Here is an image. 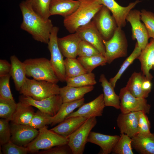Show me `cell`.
Masks as SVG:
<instances>
[{
	"instance_id": "obj_1",
	"label": "cell",
	"mask_w": 154,
	"mask_h": 154,
	"mask_svg": "<svg viewBox=\"0 0 154 154\" xmlns=\"http://www.w3.org/2000/svg\"><path fill=\"white\" fill-rule=\"evenodd\" d=\"M19 6L23 17L21 29L30 34L35 40L47 44L54 27L51 20L41 17L25 0L22 1Z\"/></svg>"
},
{
	"instance_id": "obj_2",
	"label": "cell",
	"mask_w": 154,
	"mask_h": 154,
	"mask_svg": "<svg viewBox=\"0 0 154 154\" xmlns=\"http://www.w3.org/2000/svg\"><path fill=\"white\" fill-rule=\"evenodd\" d=\"M102 5L97 0H80L77 9L70 15L64 18V27L71 33L76 32L79 27L92 21Z\"/></svg>"
},
{
	"instance_id": "obj_3",
	"label": "cell",
	"mask_w": 154,
	"mask_h": 154,
	"mask_svg": "<svg viewBox=\"0 0 154 154\" xmlns=\"http://www.w3.org/2000/svg\"><path fill=\"white\" fill-rule=\"evenodd\" d=\"M27 76L37 80H44L57 84L59 80L50 60L42 57L26 59L23 62Z\"/></svg>"
},
{
	"instance_id": "obj_4",
	"label": "cell",
	"mask_w": 154,
	"mask_h": 154,
	"mask_svg": "<svg viewBox=\"0 0 154 154\" xmlns=\"http://www.w3.org/2000/svg\"><path fill=\"white\" fill-rule=\"evenodd\" d=\"M60 88L57 84L27 78L19 92L21 94L39 100L59 94Z\"/></svg>"
},
{
	"instance_id": "obj_5",
	"label": "cell",
	"mask_w": 154,
	"mask_h": 154,
	"mask_svg": "<svg viewBox=\"0 0 154 154\" xmlns=\"http://www.w3.org/2000/svg\"><path fill=\"white\" fill-rule=\"evenodd\" d=\"M38 130L39 133L37 137L25 146L30 153H36L40 150H47L68 143V137L48 130L46 126L38 129Z\"/></svg>"
},
{
	"instance_id": "obj_6",
	"label": "cell",
	"mask_w": 154,
	"mask_h": 154,
	"mask_svg": "<svg viewBox=\"0 0 154 154\" xmlns=\"http://www.w3.org/2000/svg\"><path fill=\"white\" fill-rule=\"evenodd\" d=\"M103 42L107 63L110 64L115 59L127 55V42L121 28L118 27L111 38L108 40H104Z\"/></svg>"
},
{
	"instance_id": "obj_7",
	"label": "cell",
	"mask_w": 154,
	"mask_h": 154,
	"mask_svg": "<svg viewBox=\"0 0 154 154\" xmlns=\"http://www.w3.org/2000/svg\"><path fill=\"white\" fill-rule=\"evenodd\" d=\"M97 123L96 117L87 119L68 138V145L73 154H83L89 135Z\"/></svg>"
},
{
	"instance_id": "obj_8",
	"label": "cell",
	"mask_w": 154,
	"mask_h": 154,
	"mask_svg": "<svg viewBox=\"0 0 154 154\" xmlns=\"http://www.w3.org/2000/svg\"><path fill=\"white\" fill-rule=\"evenodd\" d=\"M59 28L54 26L51 33L48 48L50 54V60L51 64L59 80L65 82V71L63 56L60 51L57 43V34Z\"/></svg>"
},
{
	"instance_id": "obj_9",
	"label": "cell",
	"mask_w": 154,
	"mask_h": 154,
	"mask_svg": "<svg viewBox=\"0 0 154 154\" xmlns=\"http://www.w3.org/2000/svg\"><path fill=\"white\" fill-rule=\"evenodd\" d=\"M111 11L102 5L92 19L97 29L104 40H110L118 27L116 20L110 14Z\"/></svg>"
},
{
	"instance_id": "obj_10",
	"label": "cell",
	"mask_w": 154,
	"mask_h": 154,
	"mask_svg": "<svg viewBox=\"0 0 154 154\" xmlns=\"http://www.w3.org/2000/svg\"><path fill=\"white\" fill-rule=\"evenodd\" d=\"M119 96L121 113L138 111H142L146 114L149 113L150 105L147 103L146 98L135 97L125 86L120 89Z\"/></svg>"
},
{
	"instance_id": "obj_11",
	"label": "cell",
	"mask_w": 154,
	"mask_h": 154,
	"mask_svg": "<svg viewBox=\"0 0 154 154\" xmlns=\"http://www.w3.org/2000/svg\"><path fill=\"white\" fill-rule=\"evenodd\" d=\"M19 102L35 107L52 117L57 114L63 103L62 98L59 94L53 95L39 100L23 94L19 96Z\"/></svg>"
},
{
	"instance_id": "obj_12",
	"label": "cell",
	"mask_w": 154,
	"mask_h": 154,
	"mask_svg": "<svg viewBox=\"0 0 154 154\" xmlns=\"http://www.w3.org/2000/svg\"><path fill=\"white\" fill-rule=\"evenodd\" d=\"M126 20L131 25L132 39L137 40L139 47L143 50L148 43L149 37L144 24L140 21V11L131 9L127 15Z\"/></svg>"
},
{
	"instance_id": "obj_13",
	"label": "cell",
	"mask_w": 154,
	"mask_h": 154,
	"mask_svg": "<svg viewBox=\"0 0 154 154\" xmlns=\"http://www.w3.org/2000/svg\"><path fill=\"white\" fill-rule=\"evenodd\" d=\"M76 32L82 40L92 44L102 55L105 56L106 49L103 42L104 39L92 21L79 27Z\"/></svg>"
},
{
	"instance_id": "obj_14",
	"label": "cell",
	"mask_w": 154,
	"mask_h": 154,
	"mask_svg": "<svg viewBox=\"0 0 154 154\" xmlns=\"http://www.w3.org/2000/svg\"><path fill=\"white\" fill-rule=\"evenodd\" d=\"M10 125L11 140L20 146H25L37 136L39 130L29 125H21L13 123Z\"/></svg>"
},
{
	"instance_id": "obj_15",
	"label": "cell",
	"mask_w": 154,
	"mask_h": 154,
	"mask_svg": "<svg viewBox=\"0 0 154 154\" xmlns=\"http://www.w3.org/2000/svg\"><path fill=\"white\" fill-rule=\"evenodd\" d=\"M105 107L104 94H102L93 100L87 103H84L77 110L69 114L66 119L77 116L87 119L101 116L102 115Z\"/></svg>"
},
{
	"instance_id": "obj_16",
	"label": "cell",
	"mask_w": 154,
	"mask_h": 154,
	"mask_svg": "<svg viewBox=\"0 0 154 154\" xmlns=\"http://www.w3.org/2000/svg\"><path fill=\"white\" fill-rule=\"evenodd\" d=\"M100 4L106 7L112 13L118 27L122 28L126 24V17L129 12L140 2L139 0L129 3L125 7L119 5L115 0H97Z\"/></svg>"
},
{
	"instance_id": "obj_17",
	"label": "cell",
	"mask_w": 154,
	"mask_h": 154,
	"mask_svg": "<svg viewBox=\"0 0 154 154\" xmlns=\"http://www.w3.org/2000/svg\"><path fill=\"white\" fill-rule=\"evenodd\" d=\"M139 112L121 113L119 114L117 122L121 134H125L131 138L137 134Z\"/></svg>"
},
{
	"instance_id": "obj_18",
	"label": "cell",
	"mask_w": 154,
	"mask_h": 154,
	"mask_svg": "<svg viewBox=\"0 0 154 154\" xmlns=\"http://www.w3.org/2000/svg\"><path fill=\"white\" fill-rule=\"evenodd\" d=\"M81 40L78 34L75 32L61 38H58L57 43L64 56L76 58L79 45Z\"/></svg>"
},
{
	"instance_id": "obj_19",
	"label": "cell",
	"mask_w": 154,
	"mask_h": 154,
	"mask_svg": "<svg viewBox=\"0 0 154 154\" xmlns=\"http://www.w3.org/2000/svg\"><path fill=\"white\" fill-rule=\"evenodd\" d=\"M120 136L104 134L91 131L87 142H89L99 146L102 149L101 154H109L112 150L119 139Z\"/></svg>"
},
{
	"instance_id": "obj_20",
	"label": "cell",
	"mask_w": 154,
	"mask_h": 154,
	"mask_svg": "<svg viewBox=\"0 0 154 154\" xmlns=\"http://www.w3.org/2000/svg\"><path fill=\"white\" fill-rule=\"evenodd\" d=\"M80 0H51L49 6L50 15H59L66 17L78 8Z\"/></svg>"
},
{
	"instance_id": "obj_21",
	"label": "cell",
	"mask_w": 154,
	"mask_h": 154,
	"mask_svg": "<svg viewBox=\"0 0 154 154\" xmlns=\"http://www.w3.org/2000/svg\"><path fill=\"white\" fill-rule=\"evenodd\" d=\"M154 58V39L152 38L145 48L141 50L137 58L140 62L142 74L147 79L150 80L153 78L150 73V71L152 69V64Z\"/></svg>"
},
{
	"instance_id": "obj_22",
	"label": "cell",
	"mask_w": 154,
	"mask_h": 154,
	"mask_svg": "<svg viewBox=\"0 0 154 154\" xmlns=\"http://www.w3.org/2000/svg\"><path fill=\"white\" fill-rule=\"evenodd\" d=\"M87 119L84 117L79 116L67 118L50 130L61 136L68 137L82 125Z\"/></svg>"
},
{
	"instance_id": "obj_23",
	"label": "cell",
	"mask_w": 154,
	"mask_h": 154,
	"mask_svg": "<svg viewBox=\"0 0 154 154\" xmlns=\"http://www.w3.org/2000/svg\"><path fill=\"white\" fill-rule=\"evenodd\" d=\"M10 60L11 68L9 74L16 90L19 91L27 78L25 65L15 55L10 56Z\"/></svg>"
},
{
	"instance_id": "obj_24",
	"label": "cell",
	"mask_w": 154,
	"mask_h": 154,
	"mask_svg": "<svg viewBox=\"0 0 154 154\" xmlns=\"http://www.w3.org/2000/svg\"><path fill=\"white\" fill-rule=\"evenodd\" d=\"M94 89L93 86L76 87L66 85L60 88L59 95L63 103L71 102L81 99L84 95Z\"/></svg>"
},
{
	"instance_id": "obj_25",
	"label": "cell",
	"mask_w": 154,
	"mask_h": 154,
	"mask_svg": "<svg viewBox=\"0 0 154 154\" xmlns=\"http://www.w3.org/2000/svg\"><path fill=\"white\" fill-rule=\"evenodd\" d=\"M99 81L101 83L102 87L105 106H112L117 109H120V100L119 95L115 93L114 88L104 74L100 75Z\"/></svg>"
},
{
	"instance_id": "obj_26",
	"label": "cell",
	"mask_w": 154,
	"mask_h": 154,
	"mask_svg": "<svg viewBox=\"0 0 154 154\" xmlns=\"http://www.w3.org/2000/svg\"><path fill=\"white\" fill-rule=\"evenodd\" d=\"M32 107L19 101L11 121L17 124L29 125L35 113Z\"/></svg>"
},
{
	"instance_id": "obj_27",
	"label": "cell",
	"mask_w": 154,
	"mask_h": 154,
	"mask_svg": "<svg viewBox=\"0 0 154 154\" xmlns=\"http://www.w3.org/2000/svg\"><path fill=\"white\" fill-rule=\"evenodd\" d=\"M132 147L142 154H154V134L143 136L136 135L131 138Z\"/></svg>"
},
{
	"instance_id": "obj_28",
	"label": "cell",
	"mask_w": 154,
	"mask_h": 154,
	"mask_svg": "<svg viewBox=\"0 0 154 154\" xmlns=\"http://www.w3.org/2000/svg\"><path fill=\"white\" fill-rule=\"evenodd\" d=\"M84 101L83 98L71 102L63 103L57 114L51 117V125H54L63 121L75 109L83 105Z\"/></svg>"
},
{
	"instance_id": "obj_29",
	"label": "cell",
	"mask_w": 154,
	"mask_h": 154,
	"mask_svg": "<svg viewBox=\"0 0 154 154\" xmlns=\"http://www.w3.org/2000/svg\"><path fill=\"white\" fill-rule=\"evenodd\" d=\"M146 78L142 72H133L129 78L125 86L129 92L134 96L146 98L149 94L142 89V84Z\"/></svg>"
},
{
	"instance_id": "obj_30",
	"label": "cell",
	"mask_w": 154,
	"mask_h": 154,
	"mask_svg": "<svg viewBox=\"0 0 154 154\" xmlns=\"http://www.w3.org/2000/svg\"><path fill=\"white\" fill-rule=\"evenodd\" d=\"M67 85L76 87H83L93 86L97 83L95 74L91 72H87L78 76L66 79Z\"/></svg>"
},
{
	"instance_id": "obj_31",
	"label": "cell",
	"mask_w": 154,
	"mask_h": 154,
	"mask_svg": "<svg viewBox=\"0 0 154 154\" xmlns=\"http://www.w3.org/2000/svg\"><path fill=\"white\" fill-rule=\"evenodd\" d=\"M77 59L87 72H91L94 69L107 63V60L102 54L89 57L78 56Z\"/></svg>"
},
{
	"instance_id": "obj_32",
	"label": "cell",
	"mask_w": 154,
	"mask_h": 154,
	"mask_svg": "<svg viewBox=\"0 0 154 154\" xmlns=\"http://www.w3.org/2000/svg\"><path fill=\"white\" fill-rule=\"evenodd\" d=\"M64 63L66 79L87 72L77 58H66Z\"/></svg>"
},
{
	"instance_id": "obj_33",
	"label": "cell",
	"mask_w": 154,
	"mask_h": 154,
	"mask_svg": "<svg viewBox=\"0 0 154 154\" xmlns=\"http://www.w3.org/2000/svg\"><path fill=\"white\" fill-rule=\"evenodd\" d=\"M141 50L139 47L137 43H136L134 48L130 55L125 60L115 76L110 79L109 82L114 88L117 81L120 79L123 74L131 64L134 61L137 59L140 55Z\"/></svg>"
},
{
	"instance_id": "obj_34",
	"label": "cell",
	"mask_w": 154,
	"mask_h": 154,
	"mask_svg": "<svg viewBox=\"0 0 154 154\" xmlns=\"http://www.w3.org/2000/svg\"><path fill=\"white\" fill-rule=\"evenodd\" d=\"M51 0H26L34 11L45 20L50 16L49 6Z\"/></svg>"
},
{
	"instance_id": "obj_35",
	"label": "cell",
	"mask_w": 154,
	"mask_h": 154,
	"mask_svg": "<svg viewBox=\"0 0 154 154\" xmlns=\"http://www.w3.org/2000/svg\"><path fill=\"white\" fill-rule=\"evenodd\" d=\"M17 106L14 99L0 98V117L11 121Z\"/></svg>"
},
{
	"instance_id": "obj_36",
	"label": "cell",
	"mask_w": 154,
	"mask_h": 154,
	"mask_svg": "<svg viewBox=\"0 0 154 154\" xmlns=\"http://www.w3.org/2000/svg\"><path fill=\"white\" fill-rule=\"evenodd\" d=\"M132 141L131 138L125 134L121 133L112 152L116 154H133Z\"/></svg>"
},
{
	"instance_id": "obj_37",
	"label": "cell",
	"mask_w": 154,
	"mask_h": 154,
	"mask_svg": "<svg viewBox=\"0 0 154 154\" xmlns=\"http://www.w3.org/2000/svg\"><path fill=\"white\" fill-rule=\"evenodd\" d=\"M51 117L38 110L35 113L29 125L35 129H39L46 125L51 124Z\"/></svg>"
},
{
	"instance_id": "obj_38",
	"label": "cell",
	"mask_w": 154,
	"mask_h": 154,
	"mask_svg": "<svg viewBox=\"0 0 154 154\" xmlns=\"http://www.w3.org/2000/svg\"><path fill=\"white\" fill-rule=\"evenodd\" d=\"M140 19L146 28L149 38L154 39V13L143 9L140 11Z\"/></svg>"
},
{
	"instance_id": "obj_39",
	"label": "cell",
	"mask_w": 154,
	"mask_h": 154,
	"mask_svg": "<svg viewBox=\"0 0 154 154\" xmlns=\"http://www.w3.org/2000/svg\"><path fill=\"white\" fill-rule=\"evenodd\" d=\"M102 54L94 46L88 42L82 40L79 45L78 56L89 57Z\"/></svg>"
},
{
	"instance_id": "obj_40",
	"label": "cell",
	"mask_w": 154,
	"mask_h": 154,
	"mask_svg": "<svg viewBox=\"0 0 154 154\" xmlns=\"http://www.w3.org/2000/svg\"><path fill=\"white\" fill-rule=\"evenodd\" d=\"M10 74L0 77V98L14 99L10 86Z\"/></svg>"
},
{
	"instance_id": "obj_41",
	"label": "cell",
	"mask_w": 154,
	"mask_h": 154,
	"mask_svg": "<svg viewBox=\"0 0 154 154\" xmlns=\"http://www.w3.org/2000/svg\"><path fill=\"white\" fill-rule=\"evenodd\" d=\"M2 146V151L4 154H26L29 153L27 147L17 145L11 140Z\"/></svg>"
},
{
	"instance_id": "obj_42",
	"label": "cell",
	"mask_w": 154,
	"mask_h": 154,
	"mask_svg": "<svg viewBox=\"0 0 154 154\" xmlns=\"http://www.w3.org/2000/svg\"><path fill=\"white\" fill-rule=\"evenodd\" d=\"M146 114L139 111L138 120V132L137 135L140 136H144L151 134L150 125Z\"/></svg>"
},
{
	"instance_id": "obj_43",
	"label": "cell",
	"mask_w": 154,
	"mask_h": 154,
	"mask_svg": "<svg viewBox=\"0 0 154 154\" xmlns=\"http://www.w3.org/2000/svg\"><path fill=\"white\" fill-rule=\"evenodd\" d=\"M9 122L4 119H0V143L1 145L11 140V130Z\"/></svg>"
},
{
	"instance_id": "obj_44",
	"label": "cell",
	"mask_w": 154,
	"mask_h": 154,
	"mask_svg": "<svg viewBox=\"0 0 154 154\" xmlns=\"http://www.w3.org/2000/svg\"><path fill=\"white\" fill-rule=\"evenodd\" d=\"M39 154H71L72 151L68 144L57 146L50 149L36 152Z\"/></svg>"
},
{
	"instance_id": "obj_45",
	"label": "cell",
	"mask_w": 154,
	"mask_h": 154,
	"mask_svg": "<svg viewBox=\"0 0 154 154\" xmlns=\"http://www.w3.org/2000/svg\"><path fill=\"white\" fill-rule=\"evenodd\" d=\"M11 68V63L7 60H0V77L9 74Z\"/></svg>"
},
{
	"instance_id": "obj_46",
	"label": "cell",
	"mask_w": 154,
	"mask_h": 154,
	"mask_svg": "<svg viewBox=\"0 0 154 154\" xmlns=\"http://www.w3.org/2000/svg\"><path fill=\"white\" fill-rule=\"evenodd\" d=\"M151 80L145 78L142 84V87L143 90L146 93L149 94L151 91Z\"/></svg>"
},
{
	"instance_id": "obj_47",
	"label": "cell",
	"mask_w": 154,
	"mask_h": 154,
	"mask_svg": "<svg viewBox=\"0 0 154 154\" xmlns=\"http://www.w3.org/2000/svg\"><path fill=\"white\" fill-rule=\"evenodd\" d=\"M152 69H153V70L154 71V58L153 59V60L152 62Z\"/></svg>"
}]
</instances>
